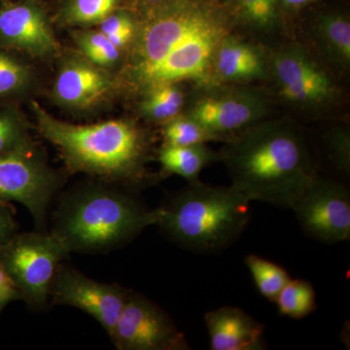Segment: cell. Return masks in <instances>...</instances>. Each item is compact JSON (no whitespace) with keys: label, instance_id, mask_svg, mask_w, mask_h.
Listing matches in <instances>:
<instances>
[{"label":"cell","instance_id":"83f0119b","mask_svg":"<svg viewBox=\"0 0 350 350\" xmlns=\"http://www.w3.org/2000/svg\"><path fill=\"white\" fill-rule=\"evenodd\" d=\"M328 150L336 169L349 174L350 167L349 135L345 131H337L329 135Z\"/></svg>","mask_w":350,"mask_h":350},{"label":"cell","instance_id":"1f68e13d","mask_svg":"<svg viewBox=\"0 0 350 350\" xmlns=\"http://www.w3.org/2000/svg\"><path fill=\"white\" fill-rule=\"evenodd\" d=\"M310 0H282L285 5L290 8H299V7L305 5Z\"/></svg>","mask_w":350,"mask_h":350},{"label":"cell","instance_id":"cb8c5ba5","mask_svg":"<svg viewBox=\"0 0 350 350\" xmlns=\"http://www.w3.org/2000/svg\"><path fill=\"white\" fill-rule=\"evenodd\" d=\"M275 303L282 315L301 319L317 310V293L310 282L290 280L278 295Z\"/></svg>","mask_w":350,"mask_h":350},{"label":"cell","instance_id":"7402d4cb","mask_svg":"<svg viewBox=\"0 0 350 350\" xmlns=\"http://www.w3.org/2000/svg\"><path fill=\"white\" fill-rule=\"evenodd\" d=\"M70 36L79 54L100 68L111 70L118 66L123 57L124 52L115 47L103 32L94 27L72 29Z\"/></svg>","mask_w":350,"mask_h":350},{"label":"cell","instance_id":"2e32d148","mask_svg":"<svg viewBox=\"0 0 350 350\" xmlns=\"http://www.w3.org/2000/svg\"><path fill=\"white\" fill-rule=\"evenodd\" d=\"M266 62L261 51L228 34L219 44L213 63V79L238 83L262 78Z\"/></svg>","mask_w":350,"mask_h":350},{"label":"cell","instance_id":"7a4b0ae2","mask_svg":"<svg viewBox=\"0 0 350 350\" xmlns=\"http://www.w3.org/2000/svg\"><path fill=\"white\" fill-rule=\"evenodd\" d=\"M219 155L250 202L291 208L317 176L305 137L288 122H260L229 138Z\"/></svg>","mask_w":350,"mask_h":350},{"label":"cell","instance_id":"d6986e66","mask_svg":"<svg viewBox=\"0 0 350 350\" xmlns=\"http://www.w3.org/2000/svg\"><path fill=\"white\" fill-rule=\"evenodd\" d=\"M139 114L147 121L165 124L181 114L185 94L180 83L162 85L142 94Z\"/></svg>","mask_w":350,"mask_h":350},{"label":"cell","instance_id":"277c9868","mask_svg":"<svg viewBox=\"0 0 350 350\" xmlns=\"http://www.w3.org/2000/svg\"><path fill=\"white\" fill-rule=\"evenodd\" d=\"M135 192L100 180L64 193L53 218L51 234L69 253H107L126 245L160 219Z\"/></svg>","mask_w":350,"mask_h":350},{"label":"cell","instance_id":"3957f363","mask_svg":"<svg viewBox=\"0 0 350 350\" xmlns=\"http://www.w3.org/2000/svg\"><path fill=\"white\" fill-rule=\"evenodd\" d=\"M31 107L39 133L59 151L71 174L91 175L133 191L150 182L145 165L151 137L133 120L78 125L56 118L36 101Z\"/></svg>","mask_w":350,"mask_h":350},{"label":"cell","instance_id":"30bf717a","mask_svg":"<svg viewBox=\"0 0 350 350\" xmlns=\"http://www.w3.org/2000/svg\"><path fill=\"white\" fill-rule=\"evenodd\" d=\"M292 211L306 234L328 244L350 239V194L344 184L317 175Z\"/></svg>","mask_w":350,"mask_h":350},{"label":"cell","instance_id":"4dcf8cb0","mask_svg":"<svg viewBox=\"0 0 350 350\" xmlns=\"http://www.w3.org/2000/svg\"><path fill=\"white\" fill-rule=\"evenodd\" d=\"M167 1H170V0H133V2L139 7L142 12L146 10V9L151 8V7L160 5V4Z\"/></svg>","mask_w":350,"mask_h":350},{"label":"cell","instance_id":"f1b7e54d","mask_svg":"<svg viewBox=\"0 0 350 350\" xmlns=\"http://www.w3.org/2000/svg\"><path fill=\"white\" fill-rule=\"evenodd\" d=\"M19 232L17 221L14 217L8 202L0 200V250L10 243Z\"/></svg>","mask_w":350,"mask_h":350},{"label":"cell","instance_id":"f546056e","mask_svg":"<svg viewBox=\"0 0 350 350\" xmlns=\"http://www.w3.org/2000/svg\"><path fill=\"white\" fill-rule=\"evenodd\" d=\"M16 301H23L22 294L0 265V314L9 304Z\"/></svg>","mask_w":350,"mask_h":350},{"label":"cell","instance_id":"52a82bcc","mask_svg":"<svg viewBox=\"0 0 350 350\" xmlns=\"http://www.w3.org/2000/svg\"><path fill=\"white\" fill-rule=\"evenodd\" d=\"M62 186L61 175L38 145L0 155V200L22 204L38 227L45 225L48 207Z\"/></svg>","mask_w":350,"mask_h":350},{"label":"cell","instance_id":"d4e9b609","mask_svg":"<svg viewBox=\"0 0 350 350\" xmlns=\"http://www.w3.org/2000/svg\"><path fill=\"white\" fill-rule=\"evenodd\" d=\"M245 264L260 293L269 301H275L283 288L291 280L282 267L257 255H247Z\"/></svg>","mask_w":350,"mask_h":350},{"label":"cell","instance_id":"8992f818","mask_svg":"<svg viewBox=\"0 0 350 350\" xmlns=\"http://www.w3.org/2000/svg\"><path fill=\"white\" fill-rule=\"evenodd\" d=\"M69 254L51 232H18L0 250V265L19 289L23 301L33 310H42L49 306L57 269Z\"/></svg>","mask_w":350,"mask_h":350},{"label":"cell","instance_id":"e0dca14e","mask_svg":"<svg viewBox=\"0 0 350 350\" xmlns=\"http://www.w3.org/2000/svg\"><path fill=\"white\" fill-rule=\"evenodd\" d=\"M157 159L162 167V175H178L189 183L200 181L202 170L215 161L220 155L211 150L206 144L192 146H172L165 145L158 150Z\"/></svg>","mask_w":350,"mask_h":350},{"label":"cell","instance_id":"9c48e42d","mask_svg":"<svg viewBox=\"0 0 350 350\" xmlns=\"http://www.w3.org/2000/svg\"><path fill=\"white\" fill-rule=\"evenodd\" d=\"M118 350H187L190 345L172 317L144 295L130 291L112 331Z\"/></svg>","mask_w":350,"mask_h":350},{"label":"cell","instance_id":"7c38bea8","mask_svg":"<svg viewBox=\"0 0 350 350\" xmlns=\"http://www.w3.org/2000/svg\"><path fill=\"white\" fill-rule=\"evenodd\" d=\"M0 47L38 59L61 55L52 21L36 0L0 1Z\"/></svg>","mask_w":350,"mask_h":350},{"label":"cell","instance_id":"4316f807","mask_svg":"<svg viewBox=\"0 0 350 350\" xmlns=\"http://www.w3.org/2000/svg\"><path fill=\"white\" fill-rule=\"evenodd\" d=\"M232 3L239 20L252 29L269 31L275 27L278 0H232Z\"/></svg>","mask_w":350,"mask_h":350},{"label":"cell","instance_id":"5bb4252c","mask_svg":"<svg viewBox=\"0 0 350 350\" xmlns=\"http://www.w3.org/2000/svg\"><path fill=\"white\" fill-rule=\"evenodd\" d=\"M280 96L301 107H317L330 103L336 86L330 75L300 47L276 53L271 61Z\"/></svg>","mask_w":350,"mask_h":350},{"label":"cell","instance_id":"9a60e30c","mask_svg":"<svg viewBox=\"0 0 350 350\" xmlns=\"http://www.w3.org/2000/svg\"><path fill=\"white\" fill-rule=\"evenodd\" d=\"M213 350H260L264 349L265 327L234 306H222L204 315Z\"/></svg>","mask_w":350,"mask_h":350},{"label":"cell","instance_id":"ac0fdd59","mask_svg":"<svg viewBox=\"0 0 350 350\" xmlns=\"http://www.w3.org/2000/svg\"><path fill=\"white\" fill-rule=\"evenodd\" d=\"M20 55L0 47V103H13L36 85V71Z\"/></svg>","mask_w":350,"mask_h":350},{"label":"cell","instance_id":"ffe728a7","mask_svg":"<svg viewBox=\"0 0 350 350\" xmlns=\"http://www.w3.org/2000/svg\"><path fill=\"white\" fill-rule=\"evenodd\" d=\"M315 36L322 49L342 66L350 63V23L342 14H327L317 21Z\"/></svg>","mask_w":350,"mask_h":350},{"label":"cell","instance_id":"ba28073f","mask_svg":"<svg viewBox=\"0 0 350 350\" xmlns=\"http://www.w3.org/2000/svg\"><path fill=\"white\" fill-rule=\"evenodd\" d=\"M268 103L261 93L244 88L213 87L196 96L187 113L217 139H229L262 122Z\"/></svg>","mask_w":350,"mask_h":350},{"label":"cell","instance_id":"5b68a950","mask_svg":"<svg viewBox=\"0 0 350 350\" xmlns=\"http://www.w3.org/2000/svg\"><path fill=\"white\" fill-rule=\"evenodd\" d=\"M250 200L236 188L189 183L160 206L156 226L174 243L214 253L239 238L250 219Z\"/></svg>","mask_w":350,"mask_h":350},{"label":"cell","instance_id":"8fae6325","mask_svg":"<svg viewBox=\"0 0 350 350\" xmlns=\"http://www.w3.org/2000/svg\"><path fill=\"white\" fill-rule=\"evenodd\" d=\"M131 290L118 283L96 282L73 267L61 264L50 292L52 306L78 308L91 315L111 335Z\"/></svg>","mask_w":350,"mask_h":350},{"label":"cell","instance_id":"603a6c76","mask_svg":"<svg viewBox=\"0 0 350 350\" xmlns=\"http://www.w3.org/2000/svg\"><path fill=\"white\" fill-rule=\"evenodd\" d=\"M33 144L31 125L24 113L14 103H0V155Z\"/></svg>","mask_w":350,"mask_h":350},{"label":"cell","instance_id":"44dd1931","mask_svg":"<svg viewBox=\"0 0 350 350\" xmlns=\"http://www.w3.org/2000/svg\"><path fill=\"white\" fill-rule=\"evenodd\" d=\"M122 0H64L57 20L70 29L98 27L107 16L120 8Z\"/></svg>","mask_w":350,"mask_h":350},{"label":"cell","instance_id":"6da1fadb","mask_svg":"<svg viewBox=\"0 0 350 350\" xmlns=\"http://www.w3.org/2000/svg\"><path fill=\"white\" fill-rule=\"evenodd\" d=\"M120 79L139 94L165 84L213 79L214 54L228 36L213 0H170L142 11Z\"/></svg>","mask_w":350,"mask_h":350},{"label":"cell","instance_id":"4fadbf2b","mask_svg":"<svg viewBox=\"0 0 350 350\" xmlns=\"http://www.w3.org/2000/svg\"><path fill=\"white\" fill-rule=\"evenodd\" d=\"M117 81L110 70L100 68L79 53L62 57L52 86L55 103L69 111L82 112L107 100Z\"/></svg>","mask_w":350,"mask_h":350},{"label":"cell","instance_id":"484cf974","mask_svg":"<svg viewBox=\"0 0 350 350\" xmlns=\"http://www.w3.org/2000/svg\"><path fill=\"white\" fill-rule=\"evenodd\" d=\"M162 133L163 144L172 146H192L217 140L187 114L178 115L163 124Z\"/></svg>","mask_w":350,"mask_h":350}]
</instances>
